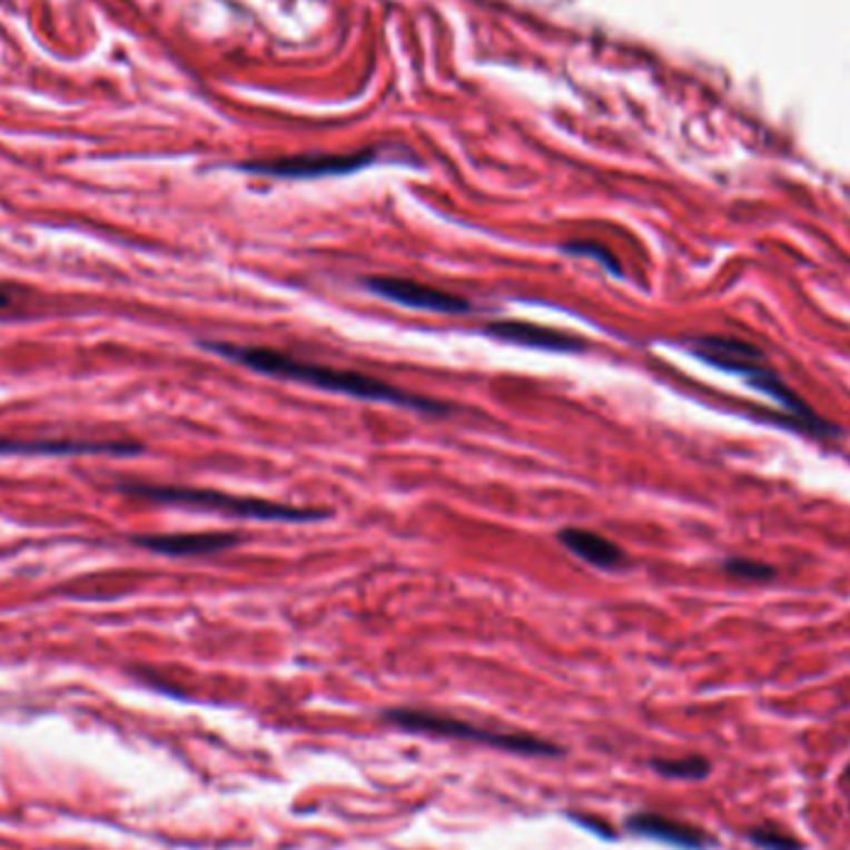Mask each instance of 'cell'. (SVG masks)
Wrapping results in <instances>:
<instances>
[{
	"label": "cell",
	"instance_id": "cell-15",
	"mask_svg": "<svg viewBox=\"0 0 850 850\" xmlns=\"http://www.w3.org/2000/svg\"><path fill=\"white\" fill-rule=\"evenodd\" d=\"M565 251L577 254V257L597 259L604 269L612 271L614 276H622V269H620L617 259H614L607 249L600 247V244H594V241H570V244H565Z\"/></svg>",
	"mask_w": 850,
	"mask_h": 850
},
{
	"label": "cell",
	"instance_id": "cell-14",
	"mask_svg": "<svg viewBox=\"0 0 850 850\" xmlns=\"http://www.w3.org/2000/svg\"><path fill=\"white\" fill-rule=\"evenodd\" d=\"M749 838L763 850H803V843L799 841V838L781 831V828H775V826L753 828Z\"/></svg>",
	"mask_w": 850,
	"mask_h": 850
},
{
	"label": "cell",
	"instance_id": "cell-13",
	"mask_svg": "<svg viewBox=\"0 0 850 850\" xmlns=\"http://www.w3.org/2000/svg\"><path fill=\"white\" fill-rule=\"evenodd\" d=\"M724 572L729 577L737 580H753V582H767L775 577V570L767 562L751 560V557H727L724 560Z\"/></svg>",
	"mask_w": 850,
	"mask_h": 850
},
{
	"label": "cell",
	"instance_id": "cell-12",
	"mask_svg": "<svg viewBox=\"0 0 850 850\" xmlns=\"http://www.w3.org/2000/svg\"><path fill=\"white\" fill-rule=\"evenodd\" d=\"M652 767L666 775V779H682V781H701L706 779L711 767L706 759L701 757H684V759H664V761H654Z\"/></svg>",
	"mask_w": 850,
	"mask_h": 850
},
{
	"label": "cell",
	"instance_id": "cell-8",
	"mask_svg": "<svg viewBox=\"0 0 850 850\" xmlns=\"http://www.w3.org/2000/svg\"><path fill=\"white\" fill-rule=\"evenodd\" d=\"M485 334L497 342L550 350V354H582L587 348V342H582L575 334L530 322H491L485 324Z\"/></svg>",
	"mask_w": 850,
	"mask_h": 850
},
{
	"label": "cell",
	"instance_id": "cell-7",
	"mask_svg": "<svg viewBox=\"0 0 850 850\" xmlns=\"http://www.w3.org/2000/svg\"><path fill=\"white\" fill-rule=\"evenodd\" d=\"M140 443L80 438H0V455H137Z\"/></svg>",
	"mask_w": 850,
	"mask_h": 850
},
{
	"label": "cell",
	"instance_id": "cell-9",
	"mask_svg": "<svg viewBox=\"0 0 850 850\" xmlns=\"http://www.w3.org/2000/svg\"><path fill=\"white\" fill-rule=\"evenodd\" d=\"M137 547L157 552L169 557H199L217 555L234 545H239L241 537L234 533H167V535H135Z\"/></svg>",
	"mask_w": 850,
	"mask_h": 850
},
{
	"label": "cell",
	"instance_id": "cell-2",
	"mask_svg": "<svg viewBox=\"0 0 850 850\" xmlns=\"http://www.w3.org/2000/svg\"><path fill=\"white\" fill-rule=\"evenodd\" d=\"M689 348L704 364L741 376L751 388L771 398L775 406L789 413L795 428L811 433L816 438H833V435L841 433L833 423L818 416L809 403L775 374L759 346L741 342L737 336H699L689 342Z\"/></svg>",
	"mask_w": 850,
	"mask_h": 850
},
{
	"label": "cell",
	"instance_id": "cell-10",
	"mask_svg": "<svg viewBox=\"0 0 850 850\" xmlns=\"http://www.w3.org/2000/svg\"><path fill=\"white\" fill-rule=\"evenodd\" d=\"M630 828L640 836L656 838V841L689 848V850H701L711 846V838L701 831V828L674 821V818L662 816V813H636L630 818Z\"/></svg>",
	"mask_w": 850,
	"mask_h": 850
},
{
	"label": "cell",
	"instance_id": "cell-5",
	"mask_svg": "<svg viewBox=\"0 0 850 850\" xmlns=\"http://www.w3.org/2000/svg\"><path fill=\"white\" fill-rule=\"evenodd\" d=\"M366 289L380 299L393 302L408 309L433 312V314H467L473 312V304L453 291H443L438 286L423 284L408 276H368L364 279Z\"/></svg>",
	"mask_w": 850,
	"mask_h": 850
},
{
	"label": "cell",
	"instance_id": "cell-11",
	"mask_svg": "<svg viewBox=\"0 0 850 850\" xmlns=\"http://www.w3.org/2000/svg\"><path fill=\"white\" fill-rule=\"evenodd\" d=\"M557 540L572 552V555L580 557L582 562H587V565L592 567L612 570L624 560V552L620 550V545H614L610 537L594 533V530L565 527L557 533Z\"/></svg>",
	"mask_w": 850,
	"mask_h": 850
},
{
	"label": "cell",
	"instance_id": "cell-4",
	"mask_svg": "<svg viewBox=\"0 0 850 850\" xmlns=\"http://www.w3.org/2000/svg\"><path fill=\"white\" fill-rule=\"evenodd\" d=\"M391 724H398L411 731H423L433 737H448L461 741L487 743V747L527 753V757H557L560 749L542 741L533 734H520V731H493L485 727H475L471 721H461L448 714H435L423 709H388L384 714Z\"/></svg>",
	"mask_w": 850,
	"mask_h": 850
},
{
	"label": "cell",
	"instance_id": "cell-16",
	"mask_svg": "<svg viewBox=\"0 0 850 850\" xmlns=\"http://www.w3.org/2000/svg\"><path fill=\"white\" fill-rule=\"evenodd\" d=\"M10 302H13V294H10L6 286H0V309H6V306H10Z\"/></svg>",
	"mask_w": 850,
	"mask_h": 850
},
{
	"label": "cell",
	"instance_id": "cell-6",
	"mask_svg": "<svg viewBox=\"0 0 850 850\" xmlns=\"http://www.w3.org/2000/svg\"><path fill=\"white\" fill-rule=\"evenodd\" d=\"M370 159H374V155H370V152H356V155H306V157L269 159V162L247 165L244 169H249V172H259V175H271V177L304 179V177H324V175L354 172V169H360L364 165H368Z\"/></svg>",
	"mask_w": 850,
	"mask_h": 850
},
{
	"label": "cell",
	"instance_id": "cell-3",
	"mask_svg": "<svg viewBox=\"0 0 850 850\" xmlns=\"http://www.w3.org/2000/svg\"><path fill=\"white\" fill-rule=\"evenodd\" d=\"M125 495L140 497L159 505H177V507H195L207 510V513L239 517V520H264V523H318V520L332 517L324 507H302L286 505L274 501H261V497H244L211 487H189V485H152V483H120Z\"/></svg>",
	"mask_w": 850,
	"mask_h": 850
},
{
	"label": "cell",
	"instance_id": "cell-1",
	"mask_svg": "<svg viewBox=\"0 0 850 850\" xmlns=\"http://www.w3.org/2000/svg\"><path fill=\"white\" fill-rule=\"evenodd\" d=\"M201 346L215 350V354L225 356L229 360H237V364H241L244 368L257 370V374L281 378V380H294V384H306L328 393H338V396L393 403V406L433 413V416H445V413L451 411L441 401L423 398V396H416V393L401 391L393 384H386V380L374 378L368 374L322 366V364H314V360H304L291 354H284V350H276V348L239 346V344H227V342H205Z\"/></svg>",
	"mask_w": 850,
	"mask_h": 850
},
{
	"label": "cell",
	"instance_id": "cell-17",
	"mask_svg": "<svg viewBox=\"0 0 850 850\" xmlns=\"http://www.w3.org/2000/svg\"><path fill=\"white\" fill-rule=\"evenodd\" d=\"M846 779L850 781V767H848V771H846Z\"/></svg>",
	"mask_w": 850,
	"mask_h": 850
}]
</instances>
